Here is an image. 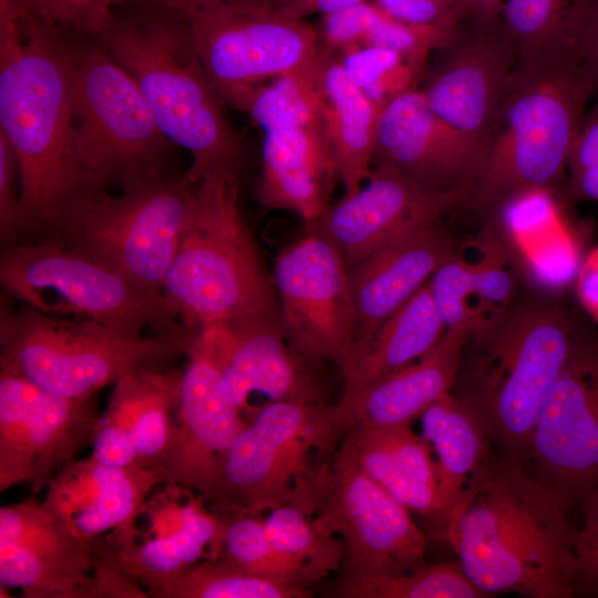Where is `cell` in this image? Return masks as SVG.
Masks as SVG:
<instances>
[{
	"mask_svg": "<svg viewBox=\"0 0 598 598\" xmlns=\"http://www.w3.org/2000/svg\"><path fill=\"white\" fill-rule=\"evenodd\" d=\"M445 330L427 281L377 330L342 373L343 394L422 358L439 343Z\"/></svg>",
	"mask_w": 598,
	"mask_h": 598,
	"instance_id": "d6a6232c",
	"label": "cell"
},
{
	"mask_svg": "<svg viewBox=\"0 0 598 598\" xmlns=\"http://www.w3.org/2000/svg\"><path fill=\"white\" fill-rule=\"evenodd\" d=\"M445 51L423 92L442 118L484 147L516 70L515 48L497 18Z\"/></svg>",
	"mask_w": 598,
	"mask_h": 598,
	"instance_id": "44dd1931",
	"label": "cell"
},
{
	"mask_svg": "<svg viewBox=\"0 0 598 598\" xmlns=\"http://www.w3.org/2000/svg\"><path fill=\"white\" fill-rule=\"evenodd\" d=\"M76 150L86 194L164 174L173 143L128 72L96 42L70 41Z\"/></svg>",
	"mask_w": 598,
	"mask_h": 598,
	"instance_id": "30bf717a",
	"label": "cell"
},
{
	"mask_svg": "<svg viewBox=\"0 0 598 598\" xmlns=\"http://www.w3.org/2000/svg\"><path fill=\"white\" fill-rule=\"evenodd\" d=\"M18 2L19 0H0V28L18 23Z\"/></svg>",
	"mask_w": 598,
	"mask_h": 598,
	"instance_id": "f5cc1de1",
	"label": "cell"
},
{
	"mask_svg": "<svg viewBox=\"0 0 598 598\" xmlns=\"http://www.w3.org/2000/svg\"><path fill=\"white\" fill-rule=\"evenodd\" d=\"M182 373L175 424L162 470L167 483L210 497L223 458L247 421L215 362L193 341Z\"/></svg>",
	"mask_w": 598,
	"mask_h": 598,
	"instance_id": "d6986e66",
	"label": "cell"
},
{
	"mask_svg": "<svg viewBox=\"0 0 598 598\" xmlns=\"http://www.w3.org/2000/svg\"><path fill=\"white\" fill-rule=\"evenodd\" d=\"M196 184L158 175L85 194L45 233L146 290L162 292L192 215Z\"/></svg>",
	"mask_w": 598,
	"mask_h": 598,
	"instance_id": "9c48e42d",
	"label": "cell"
},
{
	"mask_svg": "<svg viewBox=\"0 0 598 598\" xmlns=\"http://www.w3.org/2000/svg\"><path fill=\"white\" fill-rule=\"evenodd\" d=\"M570 509L525 465L494 450L442 537L487 597L571 598L576 528Z\"/></svg>",
	"mask_w": 598,
	"mask_h": 598,
	"instance_id": "6da1fadb",
	"label": "cell"
},
{
	"mask_svg": "<svg viewBox=\"0 0 598 598\" xmlns=\"http://www.w3.org/2000/svg\"><path fill=\"white\" fill-rule=\"evenodd\" d=\"M0 132L18 163L22 233L45 234L86 194L76 150L70 41L22 14L0 34Z\"/></svg>",
	"mask_w": 598,
	"mask_h": 598,
	"instance_id": "7a4b0ae2",
	"label": "cell"
},
{
	"mask_svg": "<svg viewBox=\"0 0 598 598\" xmlns=\"http://www.w3.org/2000/svg\"><path fill=\"white\" fill-rule=\"evenodd\" d=\"M17 177H19V169L14 152L0 132V236L4 247L16 245L22 233Z\"/></svg>",
	"mask_w": 598,
	"mask_h": 598,
	"instance_id": "f6af8a7d",
	"label": "cell"
},
{
	"mask_svg": "<svg viewBox=\"0 0 598 598\" xmlns=\"http://www.w3.org/2000/svg\"><path fill=\"white\" fill-rule=\"evenodd\" d=\"M163 295L195 332L280 320L274 280L240 210L236 173H210L196 184L194 208Z\"/></svg>",
	"mask_w": 598,
	"mask_h": 598,
	"instance_id": "8992f818",
	"label": "cell"
},
{
	"mask_svg": "<svg viewBox=\"0 0 598 598\" xmlns=\"http://www.w3.org/2000/svg\"><path fill=\"white\" fill-rule=\"evenodd\" d=\"M585 323L556 299L519 295L470 333L451 393L498 453L527 465L542 405Z\"/></svg>",
	"mask_w": 598,
	"mask_h": 598,
	"instance_id": "3957f363",
	"label": "cell"
},
{
	"mask_svg": "<svg viewBox=\"0 0 598 598\" xmlns=\"http://www.w3.org/2000/svg\"><path fill=\"white\" fill-rule=\"evenodd\" d=\"M202 65L224 102L245 112L269 78H317L321 43L316 29L266 0H231L185 16Z\"/></svg>",
	"mask_w": 598,
	"mask_h": 598,
	"instance_id": "7c38bea8",
	"label": "cell"
},
{
	"mask_svg": "<svg viewBox=\"0 0 598 598\" xmlns=\"http://www.w3.org/2000/svg\"><path fill=\"white\" fill-rule=\"evenodd\" d=\"M195 333H145L2 306L0 368L51 393L85 399L127 374L163 369L187 353Z\"/></svg>",
	"mask_w": 598,
	"mask_h": 598,
	"instance_id": "ba28073f",
	"label": "cell"
},
{
	"mask_svg": "<svg viewBox=\"0 0 598 598\" xmlns=\"http://www.w3.org/2000/svg\"><path fill=\"white\" fill-rule=\"evenodd\" d=\"M152 598H309L307 587L251 575L220 558H206L147 592Z\"/></svg>",
	"mask_w": 598,
	"mask_h": 598,
	"instance_id": "e575fe53",
	"label": "cell"
},
{
	"mask_svg": "<svg viewBox=\"0 0 598 598\" xmlns=\"http://www.w3.org/2000/svg\"><path fill=\"white\" fill-rule=\"evenodd\" d=\"M346 433L334 405L274 401L255 408L226 452L207 502L225 519L282 505L317 512Z\"/></svg>",
	"mask_w": 598,
	"mask_h": 598,
	"instance_id": "52a82bcc",
	"label": "cell"
},
{
	"mask_svg": "<svg viewBox=\"0 0 598 598\" xmlns=\"http://www.w3.org/2000/svg\"><path fill=\"white\" fill-rule=\"evenodd\" d=\"M315 514L321 528L341 538L348 577L399 575L425 564L426 538L410 509L367 475L341 445Z\"/></svg>",
	"mask_w": 598,
	"mask_h": 598,
	"instance_id": "5bb4252c",
	"label": "cell"
},
{
	"mask_svg": "<svg viewBox=\"0 0 598 598\" xmlns=\"http://www.w3.org/2000/svg\"><path fill=\"white\" fill-rule=\"evenodd\" d=\"M597 90L575 59L516 68L463 204L488 217L520 193L553 190Z\"/></svg>",
	"mask_w": 598,
	"mask_h": 598,
	"instance_id": "5b68a950",
	"label": "cell"
},
{
	"mask_svg": "<svg viewBox=\"0 0 598 598\" xmlns=\"http://www.w3.org/2000/svg\"><path fill=\"white\" fill-rule=\"evenodd\" d=\"M272 544L300 561L315 582L340 569L346 548L339 537L321 528L311 515L282 505L262 520Z\"/></svg>",
	"mask_w": 598,
	"mask_h": 598,
	"instance_id": "74e56055",
	"label": "cell"
},
{
	"mask_svg": "<svg viewBox=\"0 0 598 598\" xmlns=\"http://www.w3.org/2000/svg\"><path fill=\"white\" fill-rule=\"evenodd\" d=\"M140 9H166L179 12L184 16L231 0H131Z\"/></svg>",
	"mask_w": 598,
	"mask_h": 598,
	"instance_id": "f907efd6",
	"label": "cell"
},
{
	"mask_svg": "<svg viewBox=\"0 0 598 598\" xmlns=\"http://www.w3.org/2000/svg\"><path fill=\"white\" fill-rule=\"evenodd\" d=\"M319 73V72H318ZM317 78L287 74L259 85L245 112L265 132L296 126L322 125Z\"/></svg>",
	"mask_w": 598,
	"mask_h": 598,
	"instance_id": "f35d334b",
	"label": "cell"
},
{
	"mask_svg": "<svg viewBox=\"0 0 598 598\" xmlns=\"http://www.w3.org/2000/svg\"><path fill=\"white\" fill-rule=\"evenodd\" d=\"M598 0H506L499 22L513 43L516 68L545 60L580 61V44Z\"/></svg>",
	"mask_w": 598,
	"mask_h": 598,
	"instance_id": "836d02e7",
	"label": "cell"
},
{
	"mask_svg": "<svg viewBox=\"0 0 598 598\" xmlns=\"http://www.w3.org/2000/svg\"><path fill=\"white\" fill-rule=\"evenodd\" d=\"M379 7L367 1L326 14L321 21V45L332 51L359 45L371 28Z\"/></svg>",
	"mask_w": 598,
	"mask_h": 598,
	"instance_id": "ee69618b",
	"label": "cell"
},
{
	"mask_svg": "<svg viewBox=\"0 0 598 598\" xmlns=\"http://www.w3.org/2000/svg\"><path fill=\"white\" fill-rule=\"evenodd\" d=\"M317 86L322 126L344 195L357 192L373 167L380 110L321 47Z\"/></svg>",
	"mask_w": 598,
	"mask_h": 598,
	"instance_id": "f546056e",
	"label": "cell"
},
{
	"mask_svg": "<svg viewBox=\"0 0 598 598\" xmlns=\"http://www.w3.org/2000/svg\"><path fill=\"white\" fill-rule=\"evenodd\" d=\"M134 79L159 128L192 156L185 178L237 171L240 136L195 50L187 19L166 9H140L115 19L97 38Z\"/></svg>",
	"mask_w": 598,
	"mask_h": 598,
	"instance_id": "277c9868",
	"label": "cell"
},
{
	"mask_svg": "<svg viewBox=\"0 0 598 598\" xmlns=\"http://www.w3.org/2000/svg\"><path fill=\"white\" fill-rule=\"evenodd\" d=\"M483 152L432 109L423 91L411 89L379 113L373 164H389L426 187L468 192Z\"/></svg>",
	"mask_w": 598,
	"mask_h": 598,
	"instance_id": "ffe728a7",
	"label": "cell"
},
{
	"mask_svg": "<svg viewBox=\"0 0 598 598\" xmlns=\"http://www.w3.org/2000/svg\"><path fill=\"white\" fill-rule=\"evenodd\" d=\"M340 62L347 76L364 91L406 61L400 53L392 50L352 45L346 49Z\"/></svg>",
	"mask_w": 598,
	"mask_h": 598,
	"instance_id": "bcb514c9",
	"label": "cell"
},
{
	"mask_svg": "<svg viewBox=\"0 0 598 598\" xmlns=\"http://www.w3.org/2000/svg\"><path fill=\"white\" fill-rule=\"evenodd\" d=\"M580 62L587 74L598 85V7L581 40Z\"/></svg>",
	"mask_w": 598,
	"mask_h": 598,
	"instance_id": "681fc988",
	"label": "cell"
},
{
	"mask_svg": "<svg viewBox=\"0 0 598 598\" xmlns=\"http://www.w3.org/2000/svg\"><path fill=\"white\" fill-rule=\"evenodd\" d=\"M266 1H268L269 3H272V2H276L278 0H266Z\"/></svg>",
	"mask_w": 598,
	"mask_h": 598,
	"instance_id": "11a10c76",
	"label": "cell"
},
{
	"mask_svg": "<svg viewBox=\"0 0 598 598\" xmlns=\"http://www.w3.org/2000/svg\"><path fill=\"white\" fill-rule=\"evenodd\" d=\"M165 506L150 499L151 529L141 543H101L112 561L145 587L146 594L165 585L198 564L202 558H217L227 520L210 513L205 499L186 488L166 483Z\"/></svg>",
	"mask_w": 598,
	"mask_h": 598,
	"instance_id": "603a6c76",
	"label": "cell"
},
{
	"mask_svg": "<svg viewBox=\"0 0 598 598\" xmlns=\"http://www.w3.org/2000/svg\"><path fill=\"white\" fill-rule=\"evenodd\" d=\"M457 245L439 221L381 247L348 269L355 311L352 361L377 330L431 279Z\"/></svg>",
	"mask_w": 598,
	"mask_h": 598,
	"instance_id": "cb8c5ba5",
	"label": "cell"
},
{
	"mask_svg": "<svg viewBox=\"0 0 598 598\" xmlns=\"http://www.w3.org/2000/svg\"><path fill=\"white\" fill-rule=\"evenodd\" d=\"M395 20L409 25L458 37L464 19L450 0H375Z\"/></svg>",
	"mask_w": 598,
	"mask_h": 598,
	"instance_id": "b9f144b4",
	"label": "cell"
},
{
	"mask_svg": "<svg viewBox=\"0 0 598 598\" xmlns=\"http://www.w3.org/2000/svg\"><path fill=\"white\" fill-rule=\"evenodd\" d=\"M504 0H465L466 17H474L477 23L496 20L504 6Z\"/></svg>",
	"mask_w": 598,
	"mask_h": 598,
	"instance_id": "816d5d0a",
	"label": "cell"
},
{
	"mask_svg": "<svg viewBox=\"0 0 598 598\" xmlns=\"http://www.w3.org/2000/svg\"><path fill=\"white\" fill-rule=\"evenodd\" d=\"M100 421L94 396L45 391L0 368V492L25 483L35 495L92 444Z\"/></svg>",
	"mask_w": 598,
	"mask_h": 598,
	"instance_id": "2e32d148",
	"label": "cell"
},
{
	"mask_svg": "<svg viewBox=\"0 0 598 598\" xmlns=\"http://www.w3.org/2000/svg\"><path fill=\"white\" fill-rule=\"evenodd\" d=\"M584 520L575 535L576 596L598 597V487L579 504Z\"/></svg>",
	"mask_w": 598,
	"mask_h": 598,
	"instance_id": "60d3db41",
	"label": "cell"
},
{
	"mask_svg": "<svg viewBox=\"0 0 598 598\" xmlns=\"http://www.w3.org/2000/svg\"><path fill=\"white\" fill-rule=\"evenodd\" d=\"M0 281L11 297L49 316L140 332L188 329L162 292L53 240L4 247Z\"/></svg>",
	"mask_w": 598,
	"mask_h": 598,
	"instance_id": "8fae6325",
	"label": "cell"
},
{
	"mask_svg": "<svg viewBox=\"0 0 598 598\" xmlns=\"http://www.w3.org/2000/svg\"><path fill=\"white\" fill-rule=\"evenodd\" d=\"M470 333L466 327L447 328L422 358L355 392L342 394L333 405L346 431L353 426L406 425L421 417L451 392Z\"/></svg>",
	"mask_w": 598,
	"mask_h": 598,
	"instance_id": "4316f807",
	"label": "cell"
},
{
	"mask_svg": "<svg viewBox=\"0 0 598 598\" xmlns=\"http://www.w3.org/2000/svg\"><path fill=\"white\" fill-rule=\"evenodd\" d=\"M567 171L571 193L581 199L598 202V107L576 136Z\"/></svg>",
	"mask_w": 598,
	"mask_h": 598,
	"instance_id": "7bdbcfd3",
	"label": "cell"
},
{
	"mask_svg": "<svg viewBox=\"0 0 598 598\" xmlns=\"http://www.w3.org/2000/svg\"><path fill=\"white\" fill-rule=\"evenodd\" d=\"M576 292L584 309L598 323V245L580 264Z\"/></svg>",
	"mask_w": 598,
	"mask_h": 598,
	"instance_id": "7dc6e473",
	"label": "cell"
},
{
	"mask_svg": "<svg viewBox=\"0 0 598 598\" xmlns=\"http://www.w3.org/2000/svg\"><path fill=\"white\" fill-rule=\"evenodd\" d=\"M512 248L487 224L454 252L429 280L435 308L445 328L478 330L501 317L519 296V270Z\"/></svg>",
	"mask_w": 598,
	"mask_h": 598,
	"instance_id": "484cf974",
	"label": "cell"
},
{
	"mask_svg": "<svg viewBox=\"0 0 598 598\" xmlns=\"http://www.w3.org/2000/svg\"><path fill=\"white\" fill-rule=\"evenodd\" d=\"M466 195L426 187L389 164L374 163L364 185L330 204L305 224L306 230L333 245L349 269L381 247L439 223Z\"/></svg>",
	"mask_w": 598,
	"mask_h": 598,
	"instance_id": "e0dca14e",
	"label": "cell"
},
{
	"mask_svg": "<svg viewBox=\"0 0 598 598\" xmlns=\"http://www.w3.org/2000/svg\"><path fill=\"white\" fill-rule=\"evenodd\" d=\"M161 467H117L92 454L73 460L51 481L42 505L86 543L132 526L155 487L166 484Z\"/></svg>",
	"mask_w": 598,
	"mask_h": 598,
	"instance_id": "d4e9b609",
	"label": "cell"
},
{
	"mask_svg": "<svg viewBox=\"0 0 598 598\" xmlns=\"http://www.w3.org/2000/svg\"><path fill=\"white\" fill-rule=\"evenodd\" d=\"M337 179L322 125L265 132L257 184L258 200L265 208L293 213L308 224L330 205Z\"/></svg>",
	"mask_w": 598,
	"mask_h": 598,
	"instance_id": "83f0119b",
	"label": "cell"
},
{
	"mask_svg": "<svg viewBox=\"0 0 598 598\" xmlns=\"http://www.w3.org/2000/svg\"><path fill=\"white\" fill-rule=\"evenodd\" d=\"M462 13L463 18H466L464 2L465 0H450Z\"/></svg>",
	"mask_w": 598,
	"mask_h": 598,
	"instance_id": "db71d44e",
	"label": "cell"
},
{
	"mask_svg": "<svg viewBox=\"0 0 598 598\" xmlns=\"http://www.w3.org/2000/svg\"><path fill=\"white\" fill-rule=\"evenodd\" d=\"M421 422L436 463L437 498L432 520L443 534L494 447L481 422L451 392L434 402Z\"/></svg>",
	"mask_w": 598,
	"mask_h": 598,
	"instance_id": "4dcf8cb0",
	"label": "cell"
},
{
	"mask_svg": "<svg viewBox=\"0 0 598 598\" xmlns=\"http://www.w3.org/2000/svg\"><path fill=\"white\" fill-rule=\"evenodd\" d=\"M182 373L144 369L115 382L100 423L133 440L137 466L162 465L178 410Z\"/></svg>",
	"mask_w": 598,
	"mask_h": 598,
	"instance_id": "1f68e13d",
	"label": "cell"
},
{
	"mask_svg": "<svg viewBox=\"0 0 598 598\" xmlns=\"http://www.w3.org/2000/svg\"><path fill=\"white\" fill-rule=\"evenodd\" d=\"M96 556L41 502L0 508V585L25 598H95Z\"/></svg>",
	"mask_w": 598,
	"mask_h": 598,
	"instance_id": "ac0fdd59",
	"label": "cell"
},
{
	"mask_svg": "<svg viewBox=\"0 0 598 598\" xmlns=\"http://www.w3.org/2000/svg\"><path fill=\"white\" fill-rule=\"evenodd\" d=\"M282 328L295 350L312 361H352L355 311L349 271L338 249L313 233L286 247L272 276Z\"/></svg>",
	"mask_w": 598,
	"mask_h": 598,
	"instance_id": "9a60e30c",
	"label": "cell"
},
{
	"mask_svg": "<svg viewBox=\"0 0 598 598\" xmlns=\"http://www.w3.org/2000/svg\"><path fill=\"white\" fill-rule=\"evenodd\" d=\"M226 520L227 526L217 558L259 577L301 587L315 582L300 561L272 544L262 520L254 515Z\"/></svg>",
	"mask_w": 598,
	"mask_h": 598,
	"instance_id": "8d00e7d4",
	"label": "cell"
},
{
	"mask_svg": "<svg viewBox=\"0 0 598 598\" xmlns=\"http://www.w3.org/2000/svg\"><path fill=\"white\" fill-rule=\"evenodd\" d=\"M333 596L343 598H487L457 563L422 565L399 575L344 576Z\"/></svg>",
	"mask_w": 598,
	"mask_h": 598,
	"instance_id": "d590c367",
	"label": "cell"
},
{
	"mask_svg": "<svg viewBox=\"0 0 598 598\" xmlns=\"http://www.w3.org/2000/svg\"><path fill=\"white\" fill-rule=\"evenodd\" d=\"M281 320L216 324L196 331L193 342L217 365L237 408L251 414L248 400L261 393L274 401H323L297 350L286 343Z\"/></svg>",
	"mask_w": 598,
	"mask_h": 598,
	"instance_id": "7402d4cb",
	"label": "cell"
},
{
	"mask_svg": "<svg viewBox=\"0 0 598 598\" xmlns=\"http://www.w3.org/2000/svg\"><path fill=\"white\" fill-rule=\"evenodd\" d=\"M126 0H19V18L28 14L61 30L100 38L116 19L115 6Z\"/></svg>",
	"mask_w": 598,
	"mask_h": 598,
	"instance_id": "ab89813d",
	"label": "cell"
},
{
	"mask_svg": "<svg viewBox=\"0 0 598 598\" xmlns=\"http://www.w3.org/2000/svg\"><path fill=\"white\" fill-rule=\"evenodd\" d=\"M364 1L365 0H278L270 4L291 18L303 19L313 13H321L323 16L330 14Z\"/></svg>",
	"mask_w": 598,
	"mask_h": 598,
	"instance_id": "c3c4849f",
	"label": "cell"
},
{
	"mask_svg": "<svg viewBox=\"0 0 598 598\" xmlns=\"http://www.w3.org/2000/svg\"><path fill=\"white\" fill-rule=\"evenodd\" d=\"M526 467L571 508L598 487V331L586 324L542 405Z\"/></svg>",
	"mask_w": 598,
	"mask_h": 598,
	"instance_id": "4fadbf2b",
	"label": "cell"
},
{
	"mask_svg": "<svg viewBox=\"0 0 598 598\" xmlns=\"http://www.w3.org/2000/svg\"><path fill=\"white\" fill-rule=\"evenodd\" d=\"M341 447L354 463L410 511L433 518L437 473L429 441L411 424L389 427L353 426Z\"/></svg>",
	"mask_w": 598,
	"mask_h": 598,
	"instance_id": "f1b7e54d",
	"label": "cell"
}]
</instances>
